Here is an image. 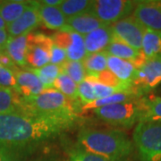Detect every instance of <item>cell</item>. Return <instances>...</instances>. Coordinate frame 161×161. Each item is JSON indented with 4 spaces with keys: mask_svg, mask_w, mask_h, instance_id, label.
<instances>
[{
    "mask_svg": "<svg viewBox=\"0 0 161 161\" xmlns=\"http://www.w3.org/2000/svg\"><path fill=\"white\" fill-rule=\"evenodd\" d=\"M53 88L61 92L70 100L78 101V84L70 78L68 75L61 73L53 83Z\"/></svg>",
    "mask_w": 161,
    "mask_h": 161,
    "instance_id": "obj_24",
    "label": "cell"
},
{
    "mask_svg": "<svg viewBox=\"0 0 161 161\" xmlns=\"http://www.w3.org/2000/svg\"><path fill=\"white\" fill-rule=\"evenodd\" d=\"M161 83V58L148 59L137 71L132 87L142 96L154 90Z\"/></svg>",
    "mask_w": 161,
    "mask_h": 161,
    "instance_id": "obj_8",
    "label": "cell"
},
{
    "mask_svg": "<svg viewBox=\"0 0 161 161\" xmlns=\"http://www.w3.org/2000/svg\"><path fill=\"white\" fill-rule=\"evenodd\" d=\"M86 78H89L92 81V86H93V91H94V95H95V98L96 99L107 98V97L111 96V95H113L115 93H117V92H124V91L116 90V89L112 88V87L104 85L102 83L98 82L97 80H93V79L90 78V77H86Z\"/></svg>",
    "mask_w": 161,
    "mask_h": 161,
    "instance_id": "obj_34",
    "label": "cell"
},
{
    "mask_svg": "<svg viewBox=\"0 0 161 161\" xmlns=\"http://www.w3.org/2000/svg\"><path fill=\"white\" fill-rule=\"evenodd\" d=\"M0 53H5V47L0 45Z\"/></svg>",
    "mask_w": 161,
    "mask_h": 161,
    "instance_id": "obj_42",
    "label": "cell"
},
{
    "mask_svg": "<svg viewBox=\"0 0 161 161\" xmlns=\"http://www.w3.org/2000/svg\"><path fill=\"white\" fill-rule=\"evenodd\" d=\"M37 161H57V160H56L55 158H41V159H39V160H37Z\"/></svg>",
    "mask_w": 161,
    "mask_h": 161,
    "instance_id": "obj_41",
    "label": "cell"
},
{
    "mask_svg": "<svg viewBox=\"0 0 161 161\" xmlns=\"http://www.w3.org/2000/svg\"><path fill=\"white\" fill-rule=\"evenodd\" d=\"M53 40L41 32H31L28 34V50L26 62L31 68H41L50 63V47Z\"/></svg>",
    "mask_w": 161,
    "mask_h": 161,
    "instance_id": "obj_7",
    "label": "cell"
},
{
    "mask_svg": "<svg viewBox=\"0 0 161 161\" xmlns=\"http://www.w3.org/2000/svg\"><path fill=\"white\" fill-rule=\"evenodd\" d=\"M51 39L55 44L65 50L67 60L82 61L86 58L87 53L83 36L63 28L52 35Z\"/></svg>",
    "mask_w": 161,
    "mask_h": 161,
    "instance_id": "obj_9",
    "label": "cell"
},
{
    "mask_svg": "<svg viewBox=\"0 0 161 161\" xmlns=\"http://www.w3.org/2000/svg\"><path fill=\"white\" fill-rule=\"evenodd\" d=\"M132 142L140 161H161V120L139 122Z\"/></svg>",
    "mask_w": 161,
    "mask_h": 161,
    "instance_id": "obj_5",
    "label": "cell"
},
{
    "mask_svg": "<svg viewBox=\"0 0 161 161\" xmlns=\"http://www.w3.org/2000/svg\"><path fill=\"white\" fill-rule=\"evenodd\" d=\"M132 16L146 29L161 31V0L137 1Z\"/></svg>",
    "mask_w": 161,
    "mask_h": 161,
    "instance_id": "obj_11",
    "label": "cell"
},
{
    "mask_svg": "<svg viewBox=\"0 0 161 161\" xmlns=\"http://www.w3.org/2000/svg\"><path fill=\"white\" fill-rule=\"evenodd\" d=\"M0 88L10 89L18 93V87L14 71L0 66Z\"/></svg>",
    "mask_w": 161,
    "mask_h": 161,
    "instance_id": "obj_33",
    "label": "cell"
},
{
    "mask_svg": "<svg viewBox=\"0 0 161 161\" xmlns=\"http://www.w3.org/2000/svg\"><path fill=\"white\" fill-rule=\"evenodd\" d=\"M144 96H142L140 93L136 92L133 88L128 91H124V92H117L111 96H108L107 98H99L92 101V103L87 104L84 106H81L80 110L81 111H87V110H93L96 108H99L108 105H113V104L124 103V102H128L131 100H134L137 98H142Z\"/></svg>",
    "mask_w": 161,
    "mask_h": 161,
    "instance_id": "obj_20",
    "label": "cell"
},
{
    "mask_svg": "<svg viewBox=\"0 0 161 161\" xmlns=\"http://www.w3.org/2000/svg\"><path fill=\"white\" fill-rule=\"evenodd\" d=\"M62 73L68 75L77 84L85 80L87 76L86 70L83 66L82 61H69L66 60L61 64Z\"/></svg>",
    "mask_w": 161,
    "mask_h": 161,
    "instance_id": "obj_28",
    "label": "cell"
},
{
    "mask_svg": "<svg viewBox=\"0 0 161 161\" xmlns=\"http://www.w3.org/2000/svg\"><path fill=\"white\" fill-rule=\"evenodd\" d=\"M148 97L137 98L124 103L113 104L93 109L100 120L113 126L130 129L142 120L147 108Z\"/></svg>",
    "mask_w": 161,
    "mask_h": 161,
    "instance_id": "obj_4",
    "label": "cell"
},
{
    "mask_svg": "<svg viewBox=\"0 0 161 161\" xmlns=\"http://www.w3.org/2000/svg\"><path fill=\"white\" fill-rule=\"evenodd\" d=\"M79 102H74L54 88L46 89L41 94L31 98H19L20 109L33 114L77 115Z\"/></svg>",
    "mask_w": 161,
    "mask_h": 161,
    "instance_id": "obj_3",
    "label": "cell"
},
{
    "mask_svg": "<svg viewBox=\"0 0 161 161\" xmlns=\"http://www.w3.org/2000/svg\"><path fill=\"white\" fill-rule=\"evenodd\" d=\"M108 25L102 23L91 13H86L78 16L69 18L66 20V24L64 28L73 31L81 36H85L95 30Z\"/></svg>",
    "mask_w": 161,
    "mask_h": 161,
    "instance_id": "obj_17",
    "label": "cell"
},
{
    "mask_svg": "<svg viewBox=\"0 0 161 161\" xmlns=\"http://www.w3.org/2000/svg\"><path fill=\"white\" fill-rule=\"evenodd\" d=\"M40 23L38 8L34 1H30V6L23 12V14L10 23L6 27V31L9 38H14L22 35H27L36 29Z\"/></svg>",
    "mask_w": 161,
    "mask_h": 161,
    "instance_id": "obj_12",
    "label": "cell"
},
{
    "mask_svg": "<svg viewBox=\"0 0 161 161\" xmlns=\"http://www.w3.org/2000/svg\"><path fill=\"white\" fill-rule=\"evenodd\" d=\"M92 5V1L89 0H63L58 8L67 20L69 18L89 13Z\"/></svg>",
    "mask_w": 161,
    "mask_h": 161,
    "instance_id": "obj_23",
    "label": "cell"
},
{
    "mask_svg": "<svg viewBox=\"0 0 161 161\" xmlns=\"http://www.w3.org/2000/svg\"><path fill=\"white\" fill-rule=\"evenodd\" d=\"M28 50V34L9 38L5 45V53L16 66L27 67L26 55Z\"/></svg>",
    "mask_w": 161,
    "mask_h": 161,
    "instance_id": "obj_18",
    "label": "cell"
},
{
    "mask_svg": "<svg viewBox=\"0 0 161 161\" xmlns=\"http://www.w3.org/2000/svg\"><path fill=\"white\" fill-rule=\"evenodd\" d=\"M29 6L30 1H0V17L8 25L17 20Z\"/></svg>",
    "mask_w": 161,
    "mask_h": 161,
    "instance_id": "obj_22",
    "label": "cell"
},
{
    "mask_svg": "<svg viewBox=\"0 0 161 161\" xmlns=\"http://www.w3.org/2000/svg\"><path fill=\"white\" fill-rule=\"evenodd\" d=\"M141 51L146 60L161 58V31L145 28Z\"/></svg>",
    "mask_w": 161,
    "mask_h": 161,
    "instance_id": "obj_21",
    "label": "cell"
},
{
    "mask_svg": "<svg viewBox=\"0 0 161 161\" xmlns=\"http://www.w3.org/2000/svg\"><path fill=\"white\" fill-rule=\"evenodd\" d=\"M28 154L30 153L7 149H0V161H23Z\"/></svg>",
    "mask_w": 161,
    "mask_h": 161,
    "instance_id": "obj_36",
    "label": "cell"
},
{
    "mask_svg": "<svg viewBox=\"0 0 161 161\" xmlns=\"http://www.w3.org/2000/svg\"><path fill=\"white\" fill-rule=\"evenodd\" d=\"M41 4L45 5L47 6H55V7H58L62 4L63 0H43V1H40Z\"/></svg>",
    "mask_w": 161,
    "mask_h": 161,
    "instance_id": "obj_38",
    "label": "cell"
},
{
    "mask_svg": "<svg viewBox=\"0 0 161 161\" xmlns=\"http://www.w3.org/2000/svg\"><path fill=\"white\" fill-rule=\"evenodd\" d=\"M20 95L10 89L0 88V115L20 109Z\"/></svg>",
    "mask_w": 161,
    "mask_h": 161,
    "instance_id": "obj_27",
    "label": "cell"
},
{
    "mask_svg": "<svg viewBox=\"0 0 161 161\" xmlns=\"http://www.w3.org/2000/svg\"><path fill=\"white\" fill-rule=\"evenodd\" d=\"M77 115L33 114L18 109L0 115V149L31 153L75 125Z\"/></svg>",
    "mask_w": 161,
    "mask_h": 161,
    "instance_id": "obj_1",
    "label": "cell"
},
{
    "mask_svg": "<svg viewBox=\"0 0 161 161\" xmlns=\"http://www.w3.org/2000/svg\"><path fill=\"white\" fill-rule=\"evenodd\" d=\"M66 60L67 58L65 50L53 42L50 47V64L61 65Z\"/></svg>",
    "mask_w": 161,
    "mask_h": 161,
    "instance_id": "obj_35",
    "label": "cell"
},
{
    "mask_svg": "<svg viewBox=\"0 0 161 161\" xmlns=\"http://www.w3.org/2000/svg\"><path fill=\"white\" fill-rule=\"evenodd\" d=\"M16 79L18 87V94L23 98H31L41 94L46 90L37 75L31 71L23 69L13 70Z\"/></svg>",
    "mask_w": 161,
    "mask_h": 161,
    "instance_id": "obj_13",
    "label": "cell"
},
{
    "mask_svg": "<svg viewBox=\"0 0 161 161\" xmlns=\"http://www.w3.org/2000/svg\"><path fill=\"white\" fill-rule=\"evenodd\" d=\"M106 52L110 56L131 61L138 69L146 61L141 50H137L129 46L125 42L115 37V35L113 36L110 44L107 47Z\"/></svg>",
    "mask_w": 161,
    "mask_h": 161,
    "instance_id": "obj_14",
    "label": "cell"
},
{
    "mask_svg": "<svg viewBox=\"0 0 161 161\" xmlns=\"http://www.w3.org/2000/svg\"><path fill=\"white\" fill-rule=\"evenodd\" d=\"M86 77H90L93 80H97L98 82L102 83L104 85L115 88V89L119 90V91H128V90L132 89V88L128 87L125 84H124L121 80H118L108 69L102 71L100 73H97V74L87 75Z\"/></svg>",
    "mask_w": 161,
    "mask_h": 161,
    "instance_id": "obj_29",
    "label": "cell"
},
{
    "mask_svg": "<svg viewBox=\"0 0 161 161\" xmlns=\"http://www.w3.org/2000/svg\"><path fill=\"white\" fill-rule=\"evenodd\" d=\"M64 161H117L112 160L103 158L101 156L96 155V154H92L90 152H87L85 150H80L79 148H75L74 150H72L68 154L67 158ZM122 161H129L122 160Z\"/></svg>",
    "mask_w": 161,
    "mask_h": 161,
    "instance_id": "obj_31",
    "label": "cell"
},
{
    "mask_svg": "<svg viewBox=\"0 0 161 161\" xmlns=\"http://www.w3.org/2000/svg\"><path fill=\"white\" fill-rule=\"evenodd\" d=\"M6 27H7L6 23L3 21L2 18L0 17V30H6Z\"/></svg>",
    "mask_w": 161,
    "mask_h": 161,
    "instance_id": "obj_40",
    "label": "cell"
},
{
    "mask_svg": "<svg viewBox=\"0 0 161 161\" xmlns=\"http://www.w3.org/2000/svg\"><path fill=\"white\" fill-rule=\"evenodd\" d=\"M38 8L40 23H43L47 28L60 31L66 24V18L58 7L47 6L41 4L40 1H34Z\"/></svg>",
    "mask_w": 161,
    "mask_h": 161,
    "instance_id": "obj_19",
    "label": "cell"
},
{
    "mask_svg": "<svg viewBox=\"0 0 161 161\" xmlns=\"http://www.w3.org/2000/svg\"><path fill=\"white\" fill-rule=\"evenodd\" d=\"M108 69L124 84L132 88L138 71V68L132 62L108 55Z\"/></svg>",
    "mask_w": 161,
    "mask_h": 161,
    "instance_id": "obj_15",
    "label": "cell"
},
{
    "mask_svg": "<svg viewBox=\"0 0 161 161\" xmlns=\"http://www.w3.org/2000/svg\"><path fill=\"white\" fill-rule=\"evenodd\" d=\"M77 148L112 160H127L134 145L119 129L82 128L77 135Z\"/></svg>",
    "mask_w": 161,
    "mask_h": 161,
    "instance_id": "obj_2",
    "label": "cell"
},
{
    "mask_svg": "<svg viewBox=\"0 0 161 161\" xmlns=\"http://www.w3.org/2000/svg\"><path fill=\"white\" fill-rule=\"evenodd\" d=\"M136 3L137 1L131 0H94L89 13L102 23L111 25L130 16Z\"/></svg>",
    "mask_w": 161,
    "mask_h": 161,
    "instance_id": "obj_6",
    "label": "cell"
},
{
    "mask_svg": "<svg viewBox=\"0 0 161 161\" xmlns=\"http://www.w3.org/2000/svg\"><path fill=\"white\" fill-rule=\"evenodd\" d=\"M0 66H4L11 70H14L17 68L15 64L14 63L6 53H0Z\"/></svg>",
    "mask_w": 161,
    "mask_h": 161,
    "instance_id": "obj_37",
    "label": "cell"
},
{
    "mask_svg": "<svg viewBox=\"0 0 161 161\" xmlns=\"http://www.w3.org/2000/svg\"><path fill=\"white\" fill-rule=\"evenodd\" d=\"M111 25H106L83 36L87 55L106 51L113 39Z\"/></svg>",
    "mask_w": 161,
    "mask_h": 161,
    "instance_id": "obj_16",
    "label": "cell"
},
{
    "mask_svg": "<svg viewBox=\"0 0 161 161\" xmlns=\"http://www.w3.org/2000/svg\"><path fill=\"white\" fill-rule=\"evenodd\" d=\"M78 97L82 106L92 103V101L96 99L92 86V81L89 78H85V80L78 84Z\"/></svg>",
    "mask_w": 161,
    "mask_h": 161,
    "instance_id": "obj_32",
    "label": "cell"
},
{
    "mask_svg": "<svg viewBox=\"0 0 161 161\" xmlns=\"http://www.w3.org/2000/svg\"><path fill=\"white\" fill-rule=\"evenodd\" d=\"M161 120V97L148 98L147 108L142 121Z\"/></svg>",
    "mask_w": 161,
    "mask_h": 161,
    "instance_id": "obj_30",
    "label": "cell"
},
{
    "mask_svg": "<svg viewBox=\"0 0 161 161\" xmlns=\"http://www.w3.org/2000/svg\"><path fill=\"white\" fill-rule=\"evenodd\" d=\"M113 34L133 48L141 50L145 27L133 16L122 19L111 24Z\"/></svg>",
    "mask_w": 161,
    "mask_h": 161,
    "instance_id": "obj_10",
    "label": "cell"
},
{
    "mask_svg": "<svg viewBox=\"0 0 161 161\" xmlns=\"http://www.w3.org/2000/svg\"><path fill=\"white\" fill-rule=\"evenodd\" d=\"M25 68L34 73L46 89L53 88V83L55 80L58 78V75L62 73L61 65H57V64H53L50 63L38 69L31 68L28 66Z\"/></svg>",
    "mask_w": 161,
    "mask_h": 161,
    "instance_id": "obj_25",
    "label": "cell"
},
{
    "mask_svg": "<svg viewBox=\"0 0 161 161\" xmlns=\"http://www.w3.org/2000/svg\"><path fill=\"white\" fill-rule=\"evenodd\" d=\"M108 54L106 51L87 55L82 60L87 75L97 74L108 69Z\"/></svg>",
    "mask_w": 161,
    "mask_h": 161,
    "instance_id": "obj_26",
    "label": "cell"
},
{
    "mask_svg": "<svg viewBox=\"0 0 161 161\" xmlns=\"http://www.w3.org/2000/svg\"><path fill=\"white\" fill-rule=\"evenodd\" d=\"M9 39L6 30H0V45L5 47L7 40Z\"/></svg>",
    "mask_w": 161,
    "mask_h": 161,
    "instance_id": "obj_39",
    "label": "cell"
}]
</instances>
